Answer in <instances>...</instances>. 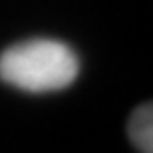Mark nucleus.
Wrapping results in <instances>:
<instances>
[{
    "instance_id": "obj_1",
    "label": "nucleus",
    "mask_w": 153,
    "mask_h": 153,
    "mask_svg": "<svg viewBox=\"0 0 153 153\" xmlns=\"http://www.w3.org/2000/svg\"><path fill=\"white\" fill-rule=\"evenodd\" d=\"M78 72L76 52L58 40H24L0 54V79L30 94L60 91L78 78Z\"/></svg>"
},
{
    "instance_id": "obj_2",
    "label": "nucleus",
    "mask_w": 153,
    "mask_h": 153,
    "mask_svg": "<svg viewBox=\"0 0 153 153\" xmlns=\"http://www.w3.org/2000/svg\"><path fill=\"white\" fill-rule=\"evenodd\" d=\"M127 133L139 153H153V108L151 103H141L131 114Z\"/></svg>"
}]
</instances>
